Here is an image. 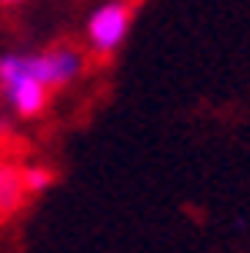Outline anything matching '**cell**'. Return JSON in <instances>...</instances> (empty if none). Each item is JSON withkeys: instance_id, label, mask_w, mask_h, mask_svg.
<instances>
[{"instance_id": "2", "label": "cell", "mask_w": 250, "mask_h": 253, "mask_svg": "<svg viewBox=\"0 0 250 253\" xmlns=\"http://www.w3.org/2000/svg\"><path fill=\"white\" fill-rule=\"evenodd\" d=\"M130 24H134V7L127 0H107V3H100L87 20V47L97 57L117 53L120 43L127 40V34H130Z\"/></svg>"}, {"instance_id": "5", "label": "cell", "mask_w": 250, "mask_h": 253, "mask_svg": "<svg viewBox=\"0 0 250 253\" xmlns=\"http://www.w3.org/2000/svg\"><path fill=\"white\" fill-rule=\"evenodd\" d=\"M20 177H24L27 193H44V190H50V183H53V173H50L47 167H27V170H20Z\"/></svg>"}, {"instance_id": "4", "label": "cell", "mask_w": 250, "mask_h": 253, "mask_svg": "<svg viewBox=\"0 0 250 253\" xmlns=\"http://www.w3.org/2000/svg\"><path fill=\"white\" fill-rule=\"evenodd\" d=\"M24 197H27V190H24L20 170H17V167L0 164V216L13 213V210L24 203Z\"/></svg>"}, {"instance_id": "1", "label": "cell", "mask_w": 250, "mask_h": 253, "mask_svg": "<svg viewBox=\"0 0 250 253\" xmlns=\"http://www.w3.org/2000/svg\"><path fill=\"white\" fill-rule=\"evenodd\" d=\"M0 87H3V97H7V103L13 107L17 117L30 120V117H40L47 110L50 90L24 67V53L0 57Z\"/></svg>"}, {"instance_id": "6", "label": "cell", "mask_w": 250, "mask_h": 253, "mask_svg": "<svg viewBox=\"0 0 250 253\" xmlns=\"http://www.w3.org/2000/svg\"><path fill=\"white\" fill-rule=\"evenodd\" d=\"M0 3H20V0H0Z\"/></svg>"}, {"instance_id": "3", "label": "cell", "mask_w": 250, "mask_h": 253, "mask_svg": "<svg viewBox=\"0 0 250 253\" xmlns=\"http://www.w3.org/2000/svg\"><path fill=\"white\" fill-rule=\"evenodd\" d=\"M24 67L47 90L67 87L84 74V53L74 50V47H50L44 53H24Z\"/></svg>"}]
</instances>
